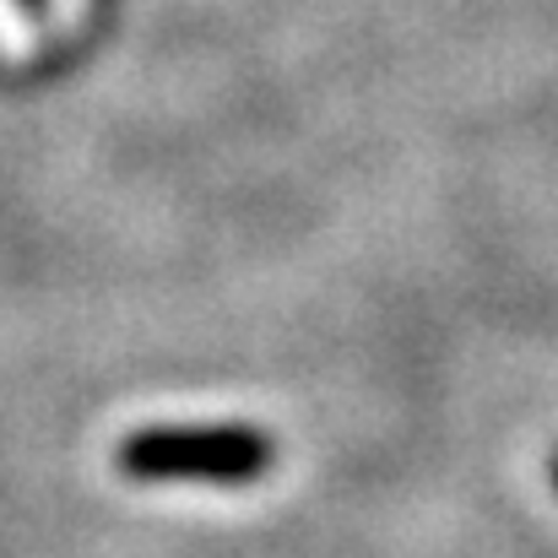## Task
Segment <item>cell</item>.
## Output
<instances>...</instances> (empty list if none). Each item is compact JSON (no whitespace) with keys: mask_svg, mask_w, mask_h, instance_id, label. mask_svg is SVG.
<instances>
[{"mask_svg":"<svg viewBox=\"0 0 558 558\" xmlns=\"http://www.w3.org/2000/svg\"><path fill=\"white\" fill-rule=\"evenodd\" d=\"M131 472H201V477H244L260 466V439L250 434H142L125 445Z\"/></svg>","mask_w":558,"mask_h":558,"instance_id":"1","label":"cell"},{"mask_svg":"<svg viewBox=\"0 0 558 558\" xmlns=\"http://www.w3.org/2000/svg\"><path fill=\"white\" fill-rule=\"evenodd\" d=\"M38 22L22 11V0H0V60L5 65H27L38 54Z\"/></svg>","mask_w":558,"mask_h":558,"instance_id":"2","label":"cell"},{"mask_svg":"<svg viewBox=\"0 0 558 558\" xmlns=\"http://www.w3.org/2000/svg\"><path fill=\"white\" fill-rule=\"evenodd\" d=\"M44 5H49V27H60V33L82 27V16H87V0H44Z\"/></svg>","mask_w":558,"mask_h":558,"instance_id":"3","label":"cell"}]
</instances>
